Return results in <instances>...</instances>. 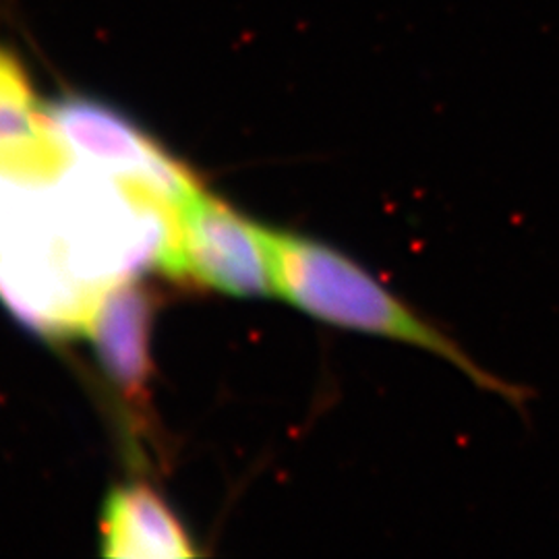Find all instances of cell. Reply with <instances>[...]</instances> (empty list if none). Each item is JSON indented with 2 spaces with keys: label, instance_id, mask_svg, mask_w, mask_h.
Returning a JSON list of instances; mask_svg holds the SVG:
<instances>
[{
  "label": "cell",
  "instance_id": "6da1fadb",
  "mask_svg": "<svg viewBox=\"0 0 559 559\" xmlns=\"http://www.w3.org/2000/svg\"><path fill=\"white\" fill-rule=\"evenodd\" d=\"M274 297L330 328L388 340L452 365L480 390L524 406L531 392L483 367L459 340L325 240L270 228Z\"/></svg>",
  "mask_w": 559,
  "mask_h": 559
},
{
  "label": "cell",
  "instance_id": "7a4b0ae2",
  "mask_svg": "<svg viewBox=\"0 0 559 559\" xmlns=\"http://www.w3.org/2000/svg\"><path fill=\"white\" fill-rule=\"evenodd\" d=\"M160 267L239 299L274 297L270 226L242 216L198 185L177 207L175 235Z\"/></svg>",
  "mask_w": 559,
  "mask_h": 559
},
{
  "label": "cell",
  "instance_id": "3957f363",
  "mask_svg": "<svg viewBox=\"0 0 559 559\" xmlns=\"http://www.w3.org/2000/svg\"><path fill=\"white\" fill-rule=\"evenodd\" d=\"M46 120L73 160L120 180L150 187L179 207L200 180L138 122L90 96H64L46 106Z\"/></svg>",
  "mask_w": 559,
  "mask_h": 559
},
{
  "label": "cell",
  "instance_id": "277c9868",
  "mask_svg": "<svg viewBox=\"0 0 559 559\" xmlns=\"http://www.w3.org/2000/svg\"><path fill=\"white\" fill-rule=\"evenodd\" d=\"M154 316V293L127 278L104 290L83 332L96 348L104 376L133 413H145L150 406Z\"/></svg>",
  "mask_w": 559,
  "mask_h": 559
},
{
  "label": "cell",
  "instance_id": "5b68a950",
  "mask_svg": "<svg viewBox=\"0 0 559 559\" xmlns=\"http://www.w3.org/2000/svg\"><path fill=\"white\" fill-rule=\"evenodd\" d=\"M102 556L120 559L198 558L185 524L156 489L127 483L112 489L102 512Z\"/></svg>",
  "mask_w": 559,
  "mask_h": 559
},
{
  "label": "cell",
  "instance_id": "8992f818",
  "mask_svg": "<svg viewBox=\"0 0 559 559\" xmlns=\"http://www.w3.org/2000/svg\"><path fill=\"white\" fill-rule=\"evenodd\" d=\"M44 112L27 69L0 44V147L34 135L44 124Z\"/></svg>",
  "mask_w": 559,
  "mask_h": 559
}]
</instances>
